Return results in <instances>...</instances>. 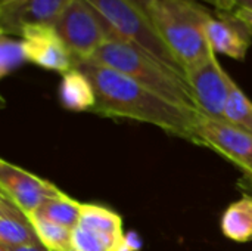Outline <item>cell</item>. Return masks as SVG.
<instances>
[{
	"label": "cell",
	"instance_id": "1",
	"mask_svg": "<svg viewBox=\"0 0 252 251\" xmlns=\"http://www.w3.org/2000/svg\"><path fill=\"white\" fill-rule=\"evenodd\" d=\"M74 67L83 71L94 87L96 107L92 112L109 118L149 123L193 142L195 124L201 112L174 105L130 77L93 59L75 61Z\"/></svg>",
	"mask_w": 252,
	"mask_h": 251
},
{
	"label": "cell",
	"instance_id": "2",
	"mask_svg": "<svg viewBox=\"0 0 252 251\" xmlns=\"http://www.w3.org/2000/svg\"><path fill=\"white\" fill-rule=\"evenodd\" d=\"M92 59L130 77L174 105L201 112L186 75L174 71L134 44L117 37L109 27L108 40Z\"/></svg>",
	"mask_w": 252,
	"mask_h": 251
},
{
	"label": "cell",
	"instance_id": "3",
	"mask_svg": "<svg viewBox=\"0 0 252 251\" xmlns=\"http://www.w3.org/2000/svg\"><path fill=\"white\" fill-rule=\"evenodd\" d=\"M208 13L195 0H157L148 10L185 74L208 61L214 53L204 31Z\"/></svg>",
	"mask_w": 252,
	"mask_h": 251
},
{
	"label": "cell",
	"instance_id": "4",
	"mask_svg": "<svg viewBox=\"0 0 252 251\" xmlns=\"http://www.w3.org/2000/svg\"><path fill=\"white\" fill-rule=\"evenodd\" d=\"M92 4L97 13L106 21L111 31L134 44L143 52L149 53L152 58L173 68L174 71L185 74L179 61L174 58L162 37L159 36L157 27L142 9L133 4L130 0H86Z\"/></svg>",
	"mask_w": 252,
	"mask_h": 251
},
{
	"label": "cell",
	"instance_id": "5",
	"mask_svg": "<svg viewBox=\"0 0 252 251\" xmlns=\"http://www.w3.org/2000/svg\"><path fill=\"white\" fill-rule=\"evenodd\" d=\"M53 28L75 61L92 59L108 40V24L86 0H72Z\"/></svg>",
	"mask_w": 252,
	"mask_h": 251
},
{
	"label": "cell",
	"instance_id": "6",
	"mask_svg": "<svg viewBox=\"0 0 252 251\" xmlns=\"http://www.w3.org/2000/svg\"><path fill=\"white\" fill-rule=\"evenodd\" d=\"M193 143L214 149L252 178V135L226 120L201 114L195 124Z\"/></svg>",
	"mask_w": 252,
	"mask_h": 251
},
{
	"label": "cell",
	"instance_id": "7",
	"mask_svg": "<svg viewBox=\"0 0 252 251\" xmlns=\"http://www.w3.org/2000/svg\"><path fill=\"white\" fill-rule=\"evenodd\" d=\"M201 114L224 120V109L230 92V75L220 65L216 53L201 65L186 72Z\"/></svg>",
	"mask_w": 252,
	"mask_h": 251
},
{
	"label": "cell",
	"instance_id": "8",
	"mask_svg": "<svg viewBox=\"0 0 252 251\" xmlns=\"http://www.w3.org/2000/svg\"><path fill=\"white\" fill-rule=\"evenodd\" d=\"M0 192L9 197L28 217L44 201L63 194L52 182L7 163L6 160L0 161Z\"/></svg>",
	"mask_w": 252,
	"mask_h": 251
},
{
	"label": "cell",
	"instance_id": "9",
	"mask_svg": "<svg viewBox=\"0 0 252 251\" xmlns=\"http://www.w3.org/2000/svg\"><path fill=\"white\" fill-rule=\"evenodd\" d=\"M21 40L28 62L62 74L74 68V56L53 27L28 25L22 30Z\"/></svg>",
	"mask_w": 252,
	"mask_h": 251
},
{
	"label": "cell",
	"instance_id": "10",
	"mask_svg": "<svg viewBox=\"0 0 252 251\" xmlns=\"http://www.w3.org/2000/svg\"><path fill=\"white\" fill-rule=\"evenodd\" d=\"M204 31L214 53L226 55L236 61H244L251 46L252 33L239 21L233 12H211L204 21Z\"/></svg>",
	"mask_w": 252,
	"mask_h": 251
},
{
	"label": "cell",
	"instance_id": "11",
	"mask_svg": "<svg viewBox=\"0 0 252 251\" xmlns=\"http://www.w3.org/2000/svg\"><path fill=\"white\" fill-rule=\"evenodd\" d=\"M72 0H22L0 9V31L6 36H19L28 25L53 27Z\"/></svg>",
	"mask_w": 252,
	"mask_h": 251
},
{
	"label": "cell",
	"instance_id": "12",
	"mask_svg": "<svg viewBox=\"0 0 252 251\" xmlns=\"http://www.w3.org/2000/svg\"><path fill=\"white\" fill-rule=\"evenodd\" d=\"M40 244L30 217L0 192V246L22 247Z\"/></svg>",
	"mask_w": 252,
	"mask_h": 251
},
{
	"label": "cell",
	"instance_id": "13",
	"mask_svg": "<svg viewBox=\"0 0 252 251\" xmlns=\"http://www.w3.org/2000/svg\"><path fill=\"white\" fill-rule=\"evenodd\" d=\"M78 226L96 234L111 251H118L124 241L121 216L102 206L81 204Z\"/></svg>",
	"mask_w": 252,
	"mask_h": 251
},
{
	"label": "cell",
	"instance_id": "14",
	"mask_svg": "<svg viewBox=\"0 0 252 251\" xmlns=\"http://www.w3.org/2000/svg\"><path fill=\"white\" fill-rule=\"evenodd\" d=\"M59 98L61 104L69 111H93L96 107V93L92 81L75 67L63 74Z\"/></svg>",
	"mask_w": 252,
	"mask_h": 251
},
{
	"label": "cell",
	"instance_id": "15",
	"mask_svg": "<svg viewBox=\"0 0 252 251\" xmlns=\"http://www.w3.org/2000/svg\"><path fill=\"white\" fill-rule=\"evenodd\" d=\"M221 232L236 243L252 241V197L244 195L221 216Z\"/></svg>",
	"mask_w": 252,
	"mask_h": 251
},
{
	"label": "cell",
	"instance_id": "16",
	"mask_svg": "<svg viewBox=\"0 0 252 251\" xmlns=\"http://www.w3.org/2000/svg\"><path fill=\"white\" fill-rule=\"evenodd\" d=\"M81 204L83 203L72 200L66 194H62L59 197L44 201L31 216H37L40 219L74 231L80 223Z\"/></svg>",
	"mask_w": 252,
	"mask_h": 251
},
{
	"label": "cell",
	"instance_id": "17",
	"mask_svg": "<svg viewBox=\"0 0 252 251\" xmlns=\"http://www.w3.org/2000/svg\"><path fill=\"white\" fill-rule=\"evenodd\" d=\"M30 220L43 247L49 251H74L72 229L47 222L37 216H30Z\"/></svg>",
	"mask_w": 252,
	"mask_h": 251
},
{
	"label": "cell",
	"instance_id": "18",
	"mask_svg": "<svg viewBox=\"0 0 252 251\" xmlns=\"http://www.w3.org/2000/svg\"><path fill=\"white\" fill-rule=\"evenodd\" d=\"M224 120L252 135V102L230 77V92L224 109Z\"/></svg>",
	"mask_w": 252,
	"mask_h": 251
},
{
	"label": "cell",
	"instance_id": "19",
	"mask_svg": "<svg viewBox=\"0 0 252 251\" xmlns=\"http://www.w3.org/2000/svg\"><path fill=\"white\" fill-rule=\"evenodd\" d=\"M27 61L22 40L1 34L0 37V77L4 78Z\"/></svg>",
	"mask_w": 252,
	"mask_h": 251
},
{
	"label": "cell",
	"instance_id": "20",
	"mask_svg": "<svg viewBox=\"0 0 252 251\" xmlns=\"http://www.w3.org/2000/svg\"><path fill=\"white\" fill-rule=\"evenodd\" d=\"M72 247L74 251H111L96 234L81 226L72 231Z\"/></svg>",
	"mask_w": 252,
	"mask_h": 251
},
{
	"label": "cell",
	"instance_id": "21",
	"mask_svg": "<svg viewBox=\"0 0 252 251\" xmlns=\"http://www.w3.org/2000/svg\"><path fill=\"white\" fill-rule=\"evenodd\" d=\"M123 244L127 247L128 251H140L142 250V240L136 232H128L127 235H124V241Z\"/></svg>",
	"mask_w": 252,
	"mask_h": 251
},
{
	"label": "cell",
	"instance_id": "22",
	"mask_svg": "<svg viewBox=\"0 0 252 251\" xmlns=\"http://www.w3.org/2000/svg\"><path fill=\"white\" fill-rule=\"evenodd\" d=\"M201 1L214 6V7L219 9L220 12H233V10L236 9L235 0H201Z\"/></svg>",
	"mask_w": 252,
	"mask_h": 251
},
{
	"label": "cell",
	"instance_id": "23",
	"mask_svg": "<svg viewBox=\"0 0 252 251\" xmlns=\"http://www.w3.org/2000/svg\"><path fill=\"white\" fill-rule=\"evenodd\" d=\"M233 15H235L239 21H242V22L248 27V30L252 33V10H250V9H244V7H238V9L233 10Z\"/></svg>",
	"mask_w": 252,
	"mask_h": 251
},
{
	"label": "cell",
	"instance_id": "24",
	"mask_svg": "<svg viewBox=\"0 0 252 251\" xmlns=\"http://www.w3.org/2000/svg\"><path fill=\"white\" fill-rule=\"evenodd\" d=\"M238 186L239 189L244 192V195H248V197H252V178L251 176H247L244 175V178L238 182Z\"/></svg>",
	"mask_w": 252,
	"mask_h": 251
},
{
	"label": "cell",
	"instance_id": "25",
	"mask_svg": "<svg viewBox=\"0 0 252 251\" xmlns=\"http://www.w3.org/2000/svg\"><path fill=\"white\" fill-rule=\"evenodd\" d=\"M3 247V246H0ZM6 251H49L46 247H43L41 244L37 246H22V247H3Z\"/></svg>",
	"mask_w": 252,
	"mask_h": 251
},
{
	"label": "cell",
	"instance_id": "26",
	"mask_svg": "<svg viewBox=\"0 0 252 251\" xmlns=\"http://www.w3.org/2000/svg\"><path fill=\"white\" fill-rule=\"evenodd\" d=\"M133 4H136L139 9H142L145 13H148V10H149V7H151V4L154 3V1H157V0H130ZM149 16V15H148Z\"/></svg>",
	"mask_w": 252,
	"mask_h": 251
},
{
	"label": "cell",
	"instance_id": "27",
	"mask_svg": "<svg viewBox=\"0 0 252 251\" xmlns=\"http://www.w3.org/2000/svg\"><path fill=\"white\" fill-rule=\"evenodd\" d=\"M235 3H236V9L244 7V9L252 10V0H235Z\"/></svg>",
	"mask_w": 252,
	"mask_h": 251
},
{
	"label": "cell",
	"instance_id": "28",
	"mask_svg": "<svg viewBox=\"0 0 252 251\" xmlns=\"http://www.w3.org/2000/svg\"><path fill=\"white\" fill-rule=\"evenodd\" d=\"M19 1H22V0H0V9L10 6V4H15V3H19Z\"/></svg>",
	"mask_w": 252,
	"mask_h": 251
},
{
	"label": "cell",
	"instance_id": "29",
	"mask_svg": "<svg viewBox=\"0 0 252 251\" xmlns=\"http://www.w3.org/2000/svg\"><path fill=\"white\" fill-rule=\"evenodd\" d=\"M0 251H6V250H4V249H3V247H0Z\"/></svg>",
	"mask_w": 252,
	"mask_h": 251
}]
</instances>
